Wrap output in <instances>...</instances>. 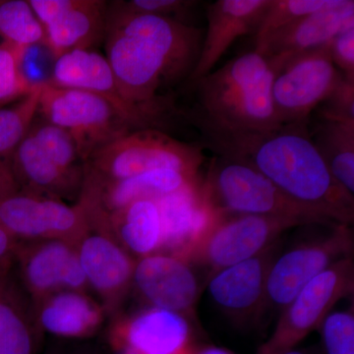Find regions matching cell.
I'll use <instances>...</instances> for the list:
<instances>
[{
  "instance_id": "cell-18",
  "label": "cell",
  "mask_w": 354,
  "mask_h": 354,
  "mask_svg": "<svg viewBox=\"0 0 354 354\" xmlns=\"http://www.w3.org/2000/svg\"><path fill=\"white\" fill-rule=\"evenodd\" d=\"M75 245L88 286L111 304L120 300L132 285L136 261L114 239L106 221L92 220Z\"/></svg>"
},
{
  "instance_id": "cell-3",
  "label": "cell",
  "mask_w": 354,
  "mask_h": 354,
  "mask_svg": "<svg viewBox=\"0 0 354 354\" xmlns=\"http://www.w3.org/2000/svg\"><path fill=\"white\" fill-rule=\"evenodd\" d=\"M274 67L257 51L230 60L195 82L193 122L204 133L261 132L281 125L272 102Z\"/></svg>"
},
{
  "instance_id": "cell-41",
  "label": "cell",
  "mask_w": 354,
  "mask_h": 354,
  "mask_svg": "<svg viewBox=\"0 0 354 354\" xmlns=\"http://www.w3.org/2000/svg\"><path fill=\"white\" fill-rule=\"evenodd\" d=\"M50 354H71V353H50Z\"/></svg>"
},
{
  "instance_id": "cell-8",
  "label": "cell",
  "mask_w": 354,
  "mask_h": 354,
  "mask_svg": "<svg viewBox=\"0 0 354 354\" xmlns=\"http://www.w3.org/2000/svg\"><path fill=\"white\" fill-rule=\"evenodd\" d=\"M272 102L281 124L308 121L337 87L344 75L330 58L328 44L272 62Z\"/></svg>"
},
{
  "instance_id": "cell-4",
  "label": "cell",
  "mask_w": 354,
  "mask_h": 354,
  "mask_svg": "<svg viewBox=\"0 0 354 354\" xmlns=\"http://www.w3.org/2000/svg\"><path fill=\"white\" fill-rule=\"evenodd\" d=\"M203 187L214 208L227 215L274 216L301 225H339L286 196L251 165L225 156L213 158Z\"/></svg>"
},
{
  "instance_id": "cell-20",
  "label": "cell",
  "mask_w": 354,
  "mask_h": 354,
  "mask_svg": "<svg viewBox=\"0 0 354 354\" xmlns=\"http://www.w3.org/2000/svg\"><path fill=\"white\" fill-rule=\"evenodd\" d=\"M58 88H75L108 101L134 129L152 128L121 97L108 59L94 50H75L57 57L48 81Z\"/></svg>"
},
{
  "instance_id": "cell-30",
  "label": "cell",
  "mask_w": 354,
  "mask_h": 354,
  "mask_svg": "<svg viewBox=\"0 0 354 354\" xmlns=\"http://www.w3.org/2000/svg\"><path fill=\"white\" fill-rule=\"evenodd\" d=\"M339 0H272L255 32V50L295 21L323 9L337 6Z\"/></svg>"
},
{
  "instance_id": "cell-25",
  "label": "cell",
  "mask_w": 354,
  "mask_h": 354,
  "mask_svg": "<svg viewBox=\"0 0 354 354\" xmlns=\"http://www.w3.org/2000/svg\"><path fill=\"white\" fill-rule=\"evenodd\" d=\"M106 218L109 232L130 255L140 259L162 251V220L155 200H138Z\"/></svg>"
},
{
  "instance_id": "cell-11",
  "label": "cell",
  "mask_w": 354,
  "mask_h": 354,
  "mask_svg": "<svg viewBox=\"0 0 354 354\" xmlns=\"http://www.w3.org/2000/svg\"><path fill=\"white\" fill-rule=\"evenodd\" d=\"M297 221L274 216L225 214L188 260L209 274L259 255Z\"/></svg>"
},
{
  "instance_id": "cell-19",
  "label": "cell",
  "mask_w": 354,
  "mask_h": 354,
  "mask_svg": "<svg viewBox=\"0 0 354 354\" xmlns=\"http://www.w3.org/2000/svg\"><path fill=\"white\" fill-rule=\"evenodd\" d=\"M272 0H218L207 7L208 28L203 38L192 83L214 71V67L237 39L256 32Z\"/></svg>"
},
{
  "instance_id": "cell-1",
  "label": "cell",
  "mask_w": 354,
  "mask_h": 354,
  "mask_svg": "<svg viewBox=\"0 0 354 354\" xmlns=\"http://www.w3.org/2000/svg\"><path fill=\"white\" fill-rule=\"evenodd\" d=\"M204 30L171 18L128 12L118 1L106 7V58L121 97L152 128L171 113L169 92L189 79Z\"/></svg>"
},
{
  "instance_id": "cell-22",
  "label": "cell",
  "mask_w": 354,
  "mask_h": 354,
  "mask_svg": "<svg viewBox=\"0 0 354 354\" xmlns=\"http://www.w3.org/2000/svg\"><path fill=\"white\" fill-rule=\"evenodd\" d=\"M9 160L20 190L59 200L81 196L85 172L64 169L29 132Z\"/></svg>"
},
{
  "instance_id": "cell-28",
  "label": "cell",
  "mask_w": 354,
  "mask_h": 354,
  "mask_svg": "<svg viewBox=\"0 0 354 354\" xmlns=\"http://www.w3.org/2000/svg\"><path fill=\"white\" fill-rule=\"evenodd\" d=\"M0 39L29 50L46 43V32L28 0H0Z\"/></svg>"
},
{
  "instance_id": "cell-6",
  "label": "cell",
  "mask_w": 354,
  "mask_h": 354,
  "mask_svg": "<svg viewBox=\"0 0 354 354\" xmlns=\"http://www.w3.org/2000/svg\"><path fill=\"white\" fill-rule=\"evenodd\" d=\"M38 114L68 133L84 164L104 146L134 130L100 95L55 87L48 81L41 85Z\"/></svg>"
},
{
  "instance_id": "cell-26",
  "label": "cell",
  "mask_w": 354,
  "mask_h": 354,
  "mask_svg": "<svg viewBox=\"0 0 354 354\" xmlns=\"http://www.w3.org/2000/svg\"><path fill=\"white\" fill-rule=\"evenodd\" d=\"M310 134L333 177L354 196V123L321 120Z\"/></svg>"
},
{
  "instance_id": "cell-27",
  "label": "cell",
  "mask_w": 354,
  "mask_h": 354,
  "mask_svg": "<svg viewBox=\"0 0 354 354\" xmlns=\"http://www.w3.org/2000/svg\"><path fill=\"white\" fill-rule=\"evenodd\" d=\"M37 348L31 323L6 281L0 286V354H36Z\"/></svg>"
},
{
  "instance_id": "cell-13",
  "label": "cell",
  "mask_w": 354,
  "mask_h": 354,
  "mask_svg": "<svg viewBox=\"0 0 354 354\" xmlns=\"http://www.w3.org/2000/svg\"><path fill=\"white\" fill-rule=\"evenodd\" d=\"M46 32L55 58L75 50H93L104 41L106 2L101 0H28Z\"/></svg>"
},
{
  "instance_id": "cell-9",
  "label": "cell",
  "mask_w": 354,
  "mask_h": 354,
  "mask_svg": "<svg viewBox=\"0 0 354 354\" xmlns=\"http://www.w3.org/2000/svg\"><path fill=\"white\" fill-rule=\"evenodd\" d=\"M353 232L349 225H335L326 234L281 251L268 274L265 312L281 313L295 295L326 269L353 255Z\"/></svg>"
},
{
  "instance_id": "cell-17",
  "label": "cell",
  "mask_w": 354,
  "mask_h": 354,
  "mask_svg": "<svg viewBox=\"0 0 354 354\" xmlns=\"http://www.w3.org/2000/svg\"><path fill=\"white\" fill-rule=\"evenodd\" d=\"M132 283L149 307L188 317L200 295L193 265L169 254L156 253L135 263Z\"/></svg>"
},
{
  "instance_id": "cell-10",
  "label": "cell",
  "mask_w": 354,
  "mask_h": 354,
  "mask_svg": "<svg viewBox=\"0 0 354 354\" xmlns=\"http://www.w3.org/2000/svg\"><path fill=\"white\" fill-rule=\"evenodd\" d=\"M92 218L83 202L70 206L62 200L19 190L0 203V225L16 241L60 239L75 244Z\"/></svg>"
},
{
  "instance_id": "cell-7",
  "label": "cell",
  "mask_w": 354,
  "mask_h": 354,
  "mask_svg": "<svg viewBox=\"0 0 354 354\" xmlns=\"http://www.w3.org/2000/svg\"><path fill=\"white\" fill-rule=\"evenodd\" d=\"M354 290L353 255L330 266L302 288L279 313L276 327L256 354H283L318 330L335 304Z\"/></svg>"
},
{
  "instance_id": "cell-40",
  "label": "cell",
  "mask_w": 354,
  "mask_h": 354,
  "mask_svg": "<svg viewBox=\"0 0 354 354\" xmlns=\"http://www.w3.org/2000/svg\"><path fill=\"white\" fill-rule=\"evenodd\" d=\"M6 281V276H0V286L3 285L4 281Z\"/></svg>"
},
{
  "instance_id": "cell-14",
  "label": "cell",
  "mask_w": 354,
  "mask_h": 354,
  "mask_svg": "<svg viewBox=\"0 0 354 354\" xmlns=\"http://www.w3.org/2000/svg\"><path fill=\"white\" fill-rule=\"evenodd\" d=\"M109 344L114 354H192L197 346L188 317L149 306L114 324Z\"/></svg>"
},
{
  "instance_id": "cell-31",
  "label": "cell",
  "mask_w": 354,
  "mask_h": 354,
  "mask_svg": "<svg viewBox=\"0 0 354 354\" xmlns=\"http://www.w3.org/2000/svg\"><path fill=\"white\" fill-rule=\"evenodd\" d=\"M25 48L0 41V108L20 101L30 94L32 82L23 70Z\"/></svg>"
},
{
  "instance_id": "cell-16",
  "label": "cell",
  "mask_w": 354,
  "mask_h": 354,
  "mask_svg": "<svg viewBox=\"0 0 354 354\" xmlns=\"http://www.w3.org/2000/svg\"><path fill=\"white\" fill-rule=\"evenodd\" d=\"M15 259L19 263L26 288L38 301L58 291H84L88 286L76 245L72 242L60 239L18 242Z\"/></svg>"
},
{
  "instance_id": "cell-37",
  "label": "cell",
  "mask_w": 354,
  "mask_h": 354,
  "mask_svg": "<svg viewBox=\"0 0 354 354\" xmlns=\"http://www.w3.org/2000/svg\"><path fill=\"white\" fill-rule=\"evenodd\" d=\"M20 190L9 158L0 160V203Z\"/></svg>"
},
{
  "instance_id": "cell-23",
  "label": "cell",
  "mask_w": 354,
  "mask_h": 354,
  "mask_svg": "<svg viewBox=\"0 0 354 354\" xmlns=\"http://www.w3.org/2000/svg\"><path fill=\"white\" fill-rule=\"evenodd\" d=\"M351 24H354V1L339 0L337 6L308 14L277 32L257 53L272 62H279L327 46Z\"/></svg>"
},
{
  "instance_id": "cell-36",
  "label": "cell",
  "mask_w": 354,
  "mask_h": 354,
  "mask_svg": "<svg viewBox=\"0 0 354 354\" xmlns=\"http://www.w3.org/2000/svg\"><path fill=\"white\" fill-rule=\"evenodd\" d=\"M18 241L0 225V276H6L9 266L15 258Z\"/></svg>"
},
{
  "instance_id": "cell-34",
  "label": "cell",
  "mask_w": 354,
  "mask_h": 354,
  "mask_svg": "<svg viewBox=\"0 0 354 354\" xmlns=\"http://www.w3.org/2000/svg\"><path fill=\"white\" fill-rule=\"evenodd\" d=\"M118 3L128 12L183 21L179 18L188 13L198 2L192 0H131L118 1Z\"/></svg>"
},
{
  "instance_id": "cell-15",
  "label": "cell",
  "mask_w": 354,
  "mask_h": 354,
  "mask_svg": "<svg viewBox=\"0 0 354 354\" xmlns=\"http://www.w3.org/2000/svg\"><path fill=\"white\" fill-rule=\"evenodd\" d=\"M155 201L162 220V246L160 253L186 261L225 215L209 203L202 179Z\"/></svg>"
},
{
  "instance_id": "cell-24",
  "label": "cell",
  "mask_w": 354,
  "mask_h": 354,
  "mask_svg": "<svg viewBox=\"0 0 354 354\" xmlns=\"http://www.w3.org/2000/svg\"><path fill=\"white\" fill-rule=\"evenodd\" d=\"M102 306L81 290H62L39 300L37 320L44 332L76 339L95 334L104 321Z\"/></svg>"
},
{
  "instance_id": "cell-38",
  "label": "cell",
  "mask_w": 354,
  "mask_h": 354,
  "mask_svg": "<svg viewBox=\"0 0 354 354\" xmlns=\"http://www.w3.org/2000/svg\"><path fill=\"white\" fill-rule=\"evenodd\" d=\"M192 354H234L227 349L218 348L215 346H195Z\"/></svg>"
},
{
  "instance_id": "cell-29",
  "label": "cell",
  "mask_w": 354,
  "mask_h": 354,
  "mask_svg": "<svg viewBox=\"0 0 354 354\" xmlns=\"http://www.w3.org/2000/svg\"><path fill=\"white\" fill-rule=\"evenodd\" d=\"M43 82L20 101L0 108V160L9 158L24 140L39 111Z\"/></svg>"
},
{
  "instance_id": "cell-35",
  "label": "cell",
  "mask_w": 354,
  "mask_h": 354,
  "mask_svg": "<svg viewBox=\"0 0 354 354\" xmlns=\"http://www.w3.org/2000/svg\"><path fill=\"white\" fill-rule=\"evenodd\" d=\"M330 58L339 72L354 81V24L348 26L328 44Z\"/></svg>"
},
{
  "instance_id": "cell-39",
  "label": "cell",
  "mask_w": 354,
  "mask_h": 354,
  "mask_svg": "<svg viewBox=\"0 0 354 354\" xmlns=\"http://www.w3.org/2000/svg\"><path fill=\"white\" fill-rule=\"evenodd\" d=\"M283 354H318L312 348H295Z\"/></svg>"
},
{
  "instance_id": "cell-2",
  "label": "cell",
  "mask_w": 354,
  "mask_h": 354,
  "mask_svg": "<svg viewBox=\"0 0 354 354\" xmlns=\"http://www.w3.org/2000/svg\"><path fill=\"white\" fill-rule=\"evenodd\" d=\"M216 155L257 169L286 196L332 223L354 220V196L333 177L307 127V121L261 132L207 133Z\"/></svg>"
},
{
  "instance_id": "cell-32",
  "label": "cell",
  "mask_w": 354,
  "mask_h": 354,
  "mask_svg": "<svg viewBox=\"0 0 354 354\" xmlns=\"http://www.w3.org/2000/svg\"><path fill=\"white\" fill-rule=\"evenodd\" d=\"M318 330L326 354H354L353 308L330 312Z\"/></svg>"
},
{
  "instance_id": "cell-33",
  "label": "cell",
  "mask_w": 354,
  "mask_h": 354,
  "mask_svg": "<svg viewBox=\"0 0 354 354\" xmlns=\"http://www.w3.org/2000/svg\"><path fill=\"white\" fill-rule=\"evenodd\" d=\"M316 111L321 120L354 123V81L344 76L332 95Z\"/></svg>"
},
{
  "instance_id": "cell-12",
  "label": "cell",
  "mask_w": 354,
  "mask_h": 354,
  "mask_svg": "<svg viewBox=\"0 0 354 354\" xmlns=\"http://www.w3.org/2000/svg\"><path fill=\"white\" fill-rule=\"evenodd\" d=\"M281 239L259 255L230 266L209 277L208 291L214 304L237 325H248L265 314L266 283Z\"/></svg>"
},
{
  "instance_id": "cell-21",
  "label": "cell",
  "mask_w": 354,
  "mask_h": 354,
  "mask_svg": "<svg viewBox=\"0 0 354 354\" xmlns=\"http://www.w3.org/2000/svg\"><path fill=\"white\" fill-rule=\"evenodd\" d=\"M201 180L176 169H156L115 181H97L85 176L81 199L102 214L113 213L138 200H157Z\"/></svg>"
},
{
  "instance_id": "cell-5",
  "label": "cell",
  "mask_w": 354,
  "mask_h": 354,
  "mask_svg": "<svg viewBox=\"0 0 354 354\" xmlns=\"http://www.w3.org/2000/svg\"><path fill=\"white\" fill-rule=\"evenodd\" d=\"M204 160L201 147L183 143L158 128H141L95 153L85 162V176L115 181L165 169L199 176Z\"/></svg>"
}]
</instances>
